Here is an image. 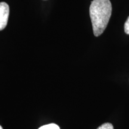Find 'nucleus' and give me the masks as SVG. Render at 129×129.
Returning <instances> with one entry per match:
<instances>
[{"instance_id":"20e7f679","label":"nucleus","mask_w":129,"mask_h":129,"mask_svg":"<svg viewBox=\"0 0 129 129\" xmlns=\"http://www.w3.org/2000/svg\"><path fill=\"white\" fill-rule=\"evenodd\" d=\"M98 129H114V127L111 123H105L98 127Z\"/></svg>"},{"instance_id":"423d86ee","label":"nucleus","mask_w":129,"mask_h":129,"mask_svg":"<svg viewBox=\"0 0 129 129\" xmlns=\"http://www.w3.org/2000/svg\"><path fill=\"white\" fill-rule=\"evenodd\" d=\"M0 129H3V128H2V127L1 126V125H0Z\"/></svg>"},{"instance_id":"7ed1b4c3","label":"nucleus","mask_w":129,"mask_h":129,"mask_svg":"<svg viewBox=\"0 0 129 129\" xmlns=\"http://www.w3.org/2000/svg\"><path fill=\"white\" fill-rule=\"evenodd\" d=\"M38 129H60V127L56 124L51 123L43 125V126L40 127Z\"/></svg>"},{"instance_id":"f03ea898","label":"nucleus","mask_w":129,"mask_h":129,"mask_svg":"<svg viewBox=\"0 0 129 129\" xmlns=\"http://www.w3.org/2000/svg\"><path fill=\"white\" fill-rule=\"evenodd\" d=\"M9 16V6L7 3H0V30L7 26Z\"/></svg>"},{"instance_id":"39448f33","label":"nucleus","mask_w":129,"mask_h":129,"mask_svg":"<svg viewBox=\"0 0 129 129\" xmlns=\"http://www.w3.org/2000/svg\"><path fill=\"white\" fill-rule=\"evenodd\" d=\"M124 31L127 34L129 35V17L124 24Z\"/></svg>"},{"instance_id":"f257e3e1","label":"nucleus","mask_w":129,"mask_h":129,"mask_svg":"<svg viewBox=\"0 0 129 129\" xmlns=\"http://www.w3.org/2000/svg\"><path fill=\"white\" fill-rule=\"evenodd\" d=\"M112 13V5L109 0H93L90 6V16L93 34L101 35L107 26Z\"/></svg>"}]
</instances>
